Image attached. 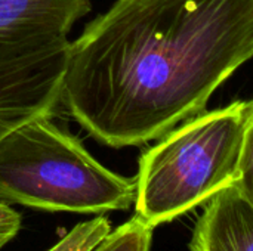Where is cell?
Returning <instances> with one entry per match:
<instances>
[{
	"instance_id": "cell-1",
	"label": "cell",
	"mask_w": 253,
	"mask_h": 251,
	"mask_svg": "<svg viewBox=\"0 0 253 251\" xmlns=\"http://www.w3.org/2000/svg\"><path fill=\"white\" fill-rule=\"evenodd\" d=\"M253 55V0H117L70 43L61 102L111 148L203 111Z\"/></svg>"
},
{
	"instance_id": "cell-2",
	"label": "cell",
	"mask_w": 253,
	"mask_h": 251,
	"mask_svg": "<svg viewBox=\"0 0 253 251\" xmlns=\"http://www.w3.org/2000/svg\"><path fill=\"white\" fill-rule=\"evenodd\" d=\"M252 101L197 114L169 130L139 158L135 215L156 228L231 183L252 180Z\"/></svg>"
},
{
	"instance_id": "cell-3",
	"label": "cell",
	"mask_w": 253,
	"mask_h": 251,
	"mask_svg": "<svg viewBox=\"0 0 253 251\" xmlns=\"http://www.w3.org/2000/svg\"><path fill=\"white\" fill-rule=\"evenodd\" d=\"M135 194V178L104 167L50 115L28 118L0 136V200L7 204L102 215L129 210Z\"/></svg>"
},
{
	"instance_id": "cell-4",
	"label": "cell",
	"mask_w": 253,
	"mask_h": 251,
	"mask_svg": "<svg viewBox=\"0 0 253 251\" xmlns=\"http://www.w3.org/2000/svg\"><path fill=\"white\" fill-rule=\"evenodd\" d=\"M90 9V0H0V117H52L61 104L68 33Z\"/></svg>"
},
{
	"instance_id": "cell-5",
	"label": "cell",
	"mask_w": 253,
	"mask_h": 251,
	"mask_svg": "<svg viewBox=\"0 0 253 251\" xmlns=\"http://www.w3.org/2000/svg\"><path fill=\"white\" fill-rule=\"evenodd\" d=\"M252 180H239L206 201L191 235L190 251H252Z\"/></svg>"
},
{
	"instance_id": "cell-6",
	"label": "cell",
	"mask_w": 253,
	"mask_h": 251,
	"mask_svg": "<svg viewBox=\"0 0 253 251\" xmlns=\"http://www.w3.org/2000/svg\"><path fill=\"white\" fill-rule=\"evenodd\" d=\"M154 228L136 215L111 229L90 251H150Z\"/></svg>"
},
{
	"instance_id": "cell-7",
	"label": "cell",
	"mask_w": 253,
	"mask_h": 251,
	"mask_svg": "<svg viewBox=\"0 0 253 251\" xmlns=\"http://www.w3.org/2000/svg\"><path fill=\"white\" fill-rule=\"evenodd\" d=\"M110 231L108 219L98 216L76 225L47 251H90Z\"/></svg>"
},
{
	"instance_id": "cell-8",
	"label": "cell",
	"mask_w": 253,
	"mask_h": 251,
	"mask_svg": "<svg viewBox=\"0 0 253 251\" xmlns=\"http://www.w3.org/2000/svg\"><path fill=\"white\" fill-rule=\"evenodd\" d=\"M21 228V215L10 204L0 200V241L7 244L16 237Z\"/></svg>"
},
{
	"instance_id": "cell-9",
	"label": "cell",
	"mask_w": 253,
	"mask_h": 251,
	"mask_svg": "<svg viewBox=\"0 0 253 251\" xmlns=\"http://www.w3.org/2000/svg\"><path fill=\"white\" fill-rule=\"evenodd\" d=\"M25 120H16V118H9V117H0V136H3L7 130L15 127L16 124L22 123Z\"/></svg>"
},
{
	"instance_id": "cell-10",
	"label": "cell",
	"mask_w": 253,
	"mask_h": 251,
	"mask_svg": "<svg viewBox=\"0 0 253 251\" xmlns=\"http://www.w3.org/2000/svg\"><path fill=\"white\" fill-rule=\"evenodd\" d=\"M4 246H6V244H4V243H3V241H0V250H1V249H3V247H4Z\"/></svg>"
}]
</instances>
